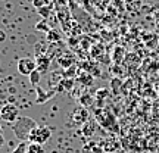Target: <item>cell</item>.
Segmentation results:
<instances>
[{"label": "cell", "mask_w": 159, "mask_h": 153, "mask_svg": "<svg viewBox=\"0 0 159 153\" xmlns=\"http://www.w3.org/2000/svg\"><path fill=\"white\" fill-rule=\"evenodd\" d=\"M37 127V122H35L33 118L30 116H19V118L12 124V130H13V134L18 140L21 142H28L30 133Z\"/></svg>", "instance_id": "obj_1"}, {"label": "cell", "mask_w": 159, "mask_h": 153, "mask_svg": "<svg viewBox=\"0 0 159 153\" xmlns=\"http://www.w3.org/2000/svg\"><path fill=\"white\" fill-rule=\"evenodd\" d=\"M52 137V130L49 127H35L34 130L30 133L28 142L31 143H39V144H44L46 142H49Z\"/></svg>", "instance_id": "obj_2"}, {"label": "cell", "mask_w": 159, "mask_h": 153, "mask_svg": "<svg viewBox=\"0 0 159 153\" xmlns=\"http://www.w3.org/2000/svg\"><path fill=\"white\" fill-rule=\"evenodd\" d=\"M19 118V110L15 105H5L2 106V110H0V119H3L5 122H9V124H13L16 119Z\"/></svg>", "instance_id": "obj_3"}, {"label": "cell", "mask_w": 159, "mask_h": 153, "mask_svg": "<svg viewBox=\"0 0 159 153\" xmlns=\"http://www.w3.org/2000/svg\"><path fill=\"white\" fill-rule=\"evenodd\" d=\"M37 69V62L33 57H22L18 61V72L21 75H28Z\"/></svg>", "instance_id": "obj_4"}, {"label": "cell", "mask_w": 159, "mask_h": 153, "mask_svg": "<svg viewBox=\"0 0 159 153\" xmlns=\"http://www.w3.org/2000/svg\"><path fill=\"white\" fill-rule=\"evenodd\" d=\"M89 114H87V110L84 108H78L74 110V114H72V118H74V122L75 124H81V122H84L85 119H87Z\"/></svg>", "instance_id": "obj_5"}, {"label": "cell", "mask_w": 159, "mask_h": 153, "mask_svg": "<svg viewBox=\"0 0 159 153\" xmlns=\"http://www.w3.org/2000/svg\"><path fill=\"white\" fill-rule=\"evenodd\" d=\"M49 65H50V61L47 59V56L39 55V59H37V71H40L43 74V72H46L49 69Z\"/></svg>", "instance_id": "obj_6"}, {"label": "cell", "mask_w": 159, "mask_h": 153, "mask_svg": "<svg viewBox=\"0 0 159 153\" xmlns=\"http://www.w3.org/2000/svg\"><path fill=\"white\" fill-rule=\"evenodd\" d=\"M28 153H44V147L43 144H39V143H30Z\"/></svg>", "instance_id": "obj_7"}, {"label": "cell", "mask_w": 159, "mask_h": 153, "mask_svg": "<svg viewBox=\"0 0 159 153\" xmlns=\"http://www.w3.org/2000/svg\"><path fill=\"white\" fill-rule=\"evenodd\" d=\"M37 11H39V15L43 18V19H47L52 13V5L43 6V7H40V9H37Z\"/></svg>", "instance_id": "obj_8"}, {"label": "cell", "mask_w": 159, "mask_h": 153, "mask_svg": "<svg viewBox=\"0 0 159 153\" xmlns=\"http://www.w3.org/2000/svg\"><path fill=\"white\" fill-rule=\"evenodd\" d=\"M40 77H41V72L40 71H33L31 74H30V83L33 85H35V87H39V83H40Z\"/></svg>", "instance_id": "obj_9"}, {"label": "cell", "mask_w": 159, "mask_h": 153, "mask_svg": "<svg viewBox=\"0 0 159 153\" xmlns=\"http://www.w3.org/2000/svg\"><path fill=\"white\" fill-rule=\"evenodd\" d=\"M12 153H28V144L25 142H21L16 147L12 150Z\"/></svg>", "instance_id": "obj_10"}, {"label": "cell", "mask_w": 159, "mask_h": 153, "mask_svg": "<svg viewBox=\"0 0 159 153\" xmlns=\"http://www.w3.org/2000/svg\"><path fill=\"white\" fill-rule=\"evenodd\" d=\"M47 40H49V41H59V40H61V34H59L57 31H55V29H50V31L47 33Z\"/></svg>", "instance_id": "obj_11"}, {"label": "cell", "mask_w": 159, "mask_h": 153, "mask_svg": "<svg viewBox=\"0 0 159 153\" xmlns=\"http://www.w3.org/2000/svg\"><path fill=\"white\" fill-rule=\"evenodd\" d=\"M35 28L37 29H40V31H46V33H49L50 31V28L46 25V19H43V21H40L37 25H35Z\"/></svg>", "instance_id": "obj_12"}, {"label": "cell", "mask_w": 159, "mask_h": 153, "mask_svg": "<svg viewBox=\"0 0 159 153\" xmlns=\"http://www.w3.org/2000/svg\"><path fill=\"white\" fill-rule=\"evenodd\" d=\"M33 5H34V7L40 9V7H43V6L49 5V0H33Z\"/></svg>", "instance_id": "obj_13"}, {"label": "cell", "mask_w": 159, "mask_h": 153, "mask_svg": "<svg viewBox=\"0 0 159 153\" xmlns=\"http://www.w3.org/2000/svg\"><path fill=\"white\" fill-rule=\"evenodd\" d=\"M80 102L83 103V105H84V106H89V105H90V103H91V97H90V96L81 97V99H80Z\"/></svg>", "instance_id": "obj_14"}, {"label": "cell", "mask_w": 159, "mask_h": 153, "mask_svg": "<svg viewBox=\"0 0 159 153\" xmlns=\"http://www.w3.org/2000/svg\"><path fill=\"white\" fill-rule=\"evenodd\" d=\"M5 40H6V33L3 31V29H0V43L5 41Z\"/></svg>", "instance_id": "obj_15"}, {"label": "cell", "mask_w": 159, "mask_h": 153, "mask_svg": "<svg viewBox=\"0 0 159 153\" xmlns=\"http://www.w3.org/2000/svg\"><path fill=\"white\" fill-rule=\"evenodd\" d=\"M3 144H5V137H3V134L0 136V149L3 147Z\"/></svg>", "instance_id": "obj_16"}, {"label": "cell", "mask_w": 159, "mask_h": 153, "mask_svg": "<svg viewBox=\"0 0 159 153\" xmlns=\"http://www.w3.org/2000/svg\"><path fill=\"white\" fill-rule=\"evenodd\" d=\"M3 134V128H2V125H0V136Z\"/></svg>", "instance_id": "obj_17"}, {"label": "cell", "mask_w": 159, "mask_h": 153, "mask_svg": "<svg viewBox=\"0 0 159 153\" xmlns=\"http://www.w3.org/2000/svg\"><path fill=\"white\" fill-rule=\"evenodd\" d=\"M0 110H2V108H0Z\"/></svg>", "instance_id": "obj_18"}]
</instances>
